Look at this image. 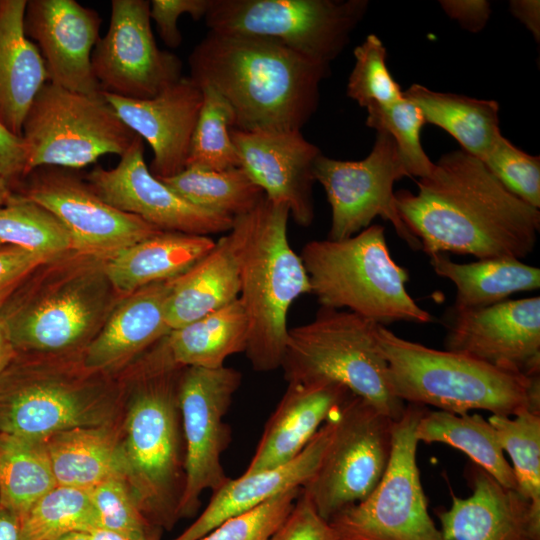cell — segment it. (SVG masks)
<instances>
[{"label": "cell", "instance_id": "6da1fadb", "mask_svg": "<svg viewBox=\"0 0 540 540\" xmlns=\"http://www.w3.org/2000/svg\"><path fill=\"white\" fill-rule=\"evenodd\" d=\"M417 193H395L398 213L427 255L523 259L535 249L540 211L509 192L463 150L444 154Z\"/></svg>", "mask_w": 540, "mask_h": 540}, {"label": "cell", "instance_id": "7a4b0ae2", "mask_svg": "<svg viewBox=\"0 0 540 540\" xmlns=\"http://www.w3.org/2000/svg\"><path fill=\"white\" fill-rule=\"evenodd\" d=\"M190 75L230 106L241 131L300 130L316 112L329 65L269 39L209 31L188 57Z\"/></svg>", "mask_w": 540, "mask_h": 540}, {"label": "cell", "instance_id": "3957f363", "mask_svg": "<svg viewBox=\"0 0 540 540\" xmlns=\"http://www.w3.org/2000/svg\"><path fill=\"white\" fill-rule=\"evenodd\" d=\"M123 295L111 284L106 260L74 249L40 263L0 307L17 352L83 351Z\"/></svg>", "mask_w": 540, "mask_h": 540}, {"label": "cell", "instance_id": "277c9868", "mask_svg": "<svg viewBox=\"0 0 540 540\" xmlns=\"http://www.w3.org/2000/svg\"><path fill=\"white\" fill-rule=\"evenodd\" d=\"M127 384L88 368L82 351L17 352L0 373V432L32 439L122 420Z\"/></svg>", "mask_w": 540, "mask_h": 540}, {"label": "cell", "instance_id": "5b68a950", "mask_svg": "<svg viewBox=\"0 0 540 540\" xmlns=\"http://www.w3.org/2000/svg\"><path fill=\"white\" fill-rule=\"evenodd\" d=\"M377 341L392 389L404 403L466 414L540 413V376L507 371L466 354L437 350L397 336L382 324Z\"/></svg>", "mask_w": 540, "mask_h": 540}, {"label": "cell", "instance_id": "8992f818", "mask_svg": "<svg viewBox=\"0 0 540 540\" xmlns=\"http://www.w3.org/2000/svg\"><path fill=\"white\" fill-rule=\"evenodd\" d=\"M287 207L266 197L250 213L234 218L239 239L240 292L246 323L245 354L255 371L281 367L293 302L310 294L307 272L288 239Z\"/></svg>", "mask_w": 540, "mask_h": 540}, {"label": "cell", "instance_id": "52a82bcc", "mask_svg": "<svg viewBox=\"0 0 540 540\" xmlns=\"http://www.w3.org/2000/svg\"><path fill=\"white\" fill-rule=\"evenodd\" d=\"M180 372H126L121 431L125 480L146 520L159 530L171 529L179 520L185 480Z\"/></svg>", "mask_w": 540, "mask_h": 540}, {"label": "cell", "instance_id": "ba28073f", "mask_svg": "<svg viewBox=\"0 0 540 540\" xmlns=\"http://www.w3.org/2000/svg\"><path fill=\"white\" fill-rule=\"evenodd\" d=\"M299 256L320 307L350 311L382 325L432 321L408 293L409 273L391 257L379 224L342 240L310 241Z\"/></svg>", "mask_w": 540, "mask_h": 540}, {"label": "cell", "instance_id": "9c48e42d", "mask_svg": "<svg viewBox=\"0 0 540 540\" xmlns=\"http://www.w3.org/2000/svg\"><path fill=\"white\" fill-rule=\"evenodd\" d=\"M379 323L320 307L308 323L289 328L281 363L287 383H335L393 420L406 403L394 393L378 341Z\"/></svg>", "mask_w": 540, "mask_h": 540}, {"label": "cell", "instance_id": "30bf717a", "mask_svg": "<svg viewBox=\"0 0 540 540\" xmlns=\"http://www.w3.org/2000/svg\"><path fill=\"white\" fill-rule=\"evenodd\" d=\"M136 136L102 93L88 95L47 82L23 123L25 176L41 166L78 170L106 154L121 156Z\"/></svg>", "mask_w": 540, "mask_h": 540}, {"label": "cell", "instance_id": "8fae6325", "mask_svg": "<svg viewBox=\"0 0 540 540\" xmlns=\"http://www.w3.org/2000/svg\"><path fill=\"white\" fill-rule=\"evenodd\" d=\"M366 0H210L209 31L273 40L329 65L368 8Z\"/></svg>", "mask_w": 540, "mask_h": 540}, {"label": "cell", "instance_id": "7c38bea8", "mask_svg": "<svg viewBox=\"0 0 540 540\" xmlns=\"http://www.w3.org/2000/svg\"><path fill=\"white\" fill-rule=\"evenodd\" d=\"M425 407L406 404L392 430L387 469L364 500L341 510L329 523L339 540H442L428 511L415 437Z\"/></svg>", "mask_w": 540, "mask_h": 540}, {"label": "cell", "instance_id": "4fadbf2b", "mask_svg": "<svg viewBox=\"0 0 540 540\" xmlns=\"http://www.w3.org/2000/svg\"><path fill=\"white\" fill-rule=\"evenodd\" d=\"M394 421L354 394L339 408L320 464L302 487L325 520L377 486L389 464Z\"/></svg>", "mask_w": 540, "mask_h": 540}, {"label": "cell", "instance_id": "5bb4252c", "mask_svg": "<svg viewBox=\"0 0 540 540\" xmlns=\"http://www.w3.org/2000/svg\"><path fill=\"white\" fill-rule=\"evenodd\" d=\"M407 176L397 146L385 131H377L371 152L362 160H337L320 154L314 164V179L323 187L331 207L328 239L349 238L379 216L393 225L410 248L422 249L395 203L394 184Z\"/></svg>", "mask_w": 540, "mask_h": 540}, {"label": "cell", "instance_id": "9a60e30c", "mask_svg": "<svg viewBox=\"0 0 540 540\" xmlns=\"http://www.w3.org/2000/svg\"><path fill=\"white\" fill-rule=\"evenodd\" d=\"M242 380L231 367H186L178 380V403L185 446V480L179 519L192 517L202 493L220 488L227 480L221 454L230 441L223 418Z\"/></svg>", "mask_w": 540, "mask_h": 540}, {"label": "cell", "instance_id": "2e32d148", "mask_svg": "<svg viewBox=\"0 0 540 540\" xmlns=\"http://www.w3.org/2000/svg\"><path fill=\"white\" fill-rule=\"evenodd\" d=\"M76 170L41 166L29 172L18 193L37 203L64 226L71 249L105 260L159 232L143 219L100 198Z\"/></svg>", "mask_w": 540, "mask_h": 540}, {"label": "cell", "instance_id": "e0dca14e", "mask_svg": "<svg viewBox=\"0 0 540 540\" xmlns=\"http://www.w3.org/2000/svg\"><path fill=\"white\" fill-rule=\"evenodd\" d=\"M91 66L101 93L129 99L154 98L183 77L178 56L156 44L146 0H112L109 28Z\"/></svg>", "mask_w": 540, "mask_h": 540}, {"label": "cell", "instance_id": "ac0fdd59", "mask_svg": "<svg viewBox=\"0 0 540 540\" xmlns=\"http://www.w3.org/2000/svg\"><path fill=\"white\" fill-rule=\"evenodd\" d=\"M86 181L111 206L135 215L161 231L210 236L227 233L234 218L196 206L155 177L137 135L112 169L96 165Z\"/></svg>", "mask_w": 540, "mask_h": 540}, {"label": "cell", "instance_id": "d6986e66", "mask_svg": "<svg viewBox=\"0 0 540 540\" xmlns=\"http://www.w3.org/2000/svg\"><path fill=\"white\" fill-rule=\"evenodd\" d=\"M446 350L503 370L540 376V297L455 310L445 317Z\"/></svg>", "mask_w": 540, "mask_h": 540}, {"label": "cell", "instance_id": "ffe728a7", "mask_svg": "<svg viewBox=\"0 0 540 540\" xmlns=\"http://www.w3.org/2000/svg\"><path fill=\"white\" fill-rule=\"evenodd\" d=\"M240 167L265 197L287 207L293 220L308 227L314 220V164L320 149L300 130L241 131L232 129Z\"/></svg>", "mask_w": 540, "mask_h": 540}, {"label": "cell", "instance_id": "44dd1931", "mask_svg": "<svg viewBox=\"0 0 540 540\" xmlns=\"http://www.w3.org/2000/svg\"><path fill=\"white\" fill-rule=\"evenodd\" d=\"M102 19L75 0H28L24 32L38 48L48 82L88 94H100L91 66Z\"/></svg>", "mask_w": 540, "mask_h": 540}, {"label": "cell", "instance_id": "7402d4cb", "mask_svg": "<svg viewBox=\"0 0 540 540\" xmlns=\"http://www.w3.org/2000/svg\"><path fill=\"white\" fill-rule=\"evenodd\" d=\"M120 119L153 151L149 170L157 178L174 176L186 167L192 134L201 109V88L182 77L154 98L129 99L102 93Z\"/></svg>", "mask_w": 540, "mask_h": 540}, {"label": "cell", "instance_id": "603a6c76", "mask_svg": "<svg viewBox=\"0 0 540 540\" xmlns=\"http://www.w3.org/2000/svg\"><path fill=\"white\" fill-rule=\"evenodd\" d=\"M171 280L123 295L103 326L82 351L84 364L96 371L119 375L169 331L166 300Z\"/></svg>", "mask_w": 540, "mask_h": 540}, {"label": "cell", "instance_id": "cb8c5ba5", "mask_svg": "<svg viewBox=\"0 0 540 540\" xmlns=\"http://www.w3.org/2000/svg\"><path fill=\"white\" fill-rule=\"evenodd\" d=\"M469 474L470 496L452 495L450 508L436 511L442 540H540L527 499L474 463Z\"/></svg>", "mask_w": 540, "mask_h": 540}, {"label": "cell", "instance_id": "d4e9b609", "mask_svg": "<svg viewBox=\"0 0 540 540\" xmlns=\"http://www.w3.org/2000/svg\"><path fill=\"white\" fill-rule=\"evenodd\" d=\"M337 411L293 460L271 469L243 473L236 479L228 478L213 491L204 511L172 540H199L226 519L255 508L284 491L302 488L320 464L332 436Z\"/></svg>", "mask_w": 540, "mask_h": 540}, {"label": "cell", "instance_id": "484cf974", "mask_svg": "<svg viewBox=\"0 0 540 540\" xmlns=\"http://www.w3.org/2000/svg\"><path fill=\"white\" fill-rule=\"evenodd\" d=\"M351 394L335 383H289L244 474L293 460Z\"/></svg>", "mask_w": 540, "mask_h": 540}, {"label": "cell", "instance_id": "4316f807", "mask_svg": "<svg viewBox=\"0 0 540 540\" xmlns=\"http://www.w3.org/2000/svg\"><path fill=\"white\" fill-rule=\"evenodd\" d=\"M247 323L239 299L182 327L169 331L133 363L136 371L155 374L186 367L218 368L244 352Z\"/></svg>", "mask_w": 540, "mask_h": 540}, {"label": "cell", "instance_id": "83f0119b", "mask_svg": "<svg viewBox=\"0 0 540 540\" xmlns=\"http://www.w3.org/2000/svg\"><path fill=\"white\" fill-rule=\"evenodd\" d=\"M239 292V239L232 227L201 260L171 280L166 300L170 331L229 305Z\"/></svg>", "mask_w": 540, "mask_h": 540}, {"label": "cell", "instance_id": "f1b7e54d", "mask_svg": "<svg viewBox=\"0 0 540 540\" xmlns=\"http://www.w3.org/2000/svg\"><path fill=\"white\" fill-rule=\"evenodd\" d=\"M26 4L0 0V121L18 136L34 98L48 82L44 60L24 32Z\"/></svg>", "mask_w": 540, "mask_h": 540}, {"label": "cell", "instance_id": "f546056e", "mask_svg": "<svg viewBox=\"0 0 540 540\" xmlns=\"http://www.w3.org/2000/svg\"><path fill=\"white\" fill-rule=\"evenodd\" d=\"M210 236L161 231L106 260V273L121 294L170 281L185 273L215 245Z\"/></svg>", "mask_w": 540, "mask_h": 540}, {"label": "cell", "instance_id": "4dcf8cb0", "mask_svg": "<svg viewBox=\"0 0 540 540\" xmlns=\"http://www.w3.org/2000/svg\"><path fill=\"white\" fill-rule=\"evenodd\" d=\"M121 431L122 420L69 429L44 440L56 484L90 490L112 478L125 479Z\"/></svg>", "mask_w": 540, "mask_h": 540}, {"label": "cell", "instance_id": "1f68e13d", "mask_svg": "<svg viewBox=\"0 0 540 540\" xmlns=\"http://www.w3.org/2000/svg\"><path fill=\"white\" fill-rule=\"evenodd\" d=\"M434 272L456 288L455 310L490 306L521 291L540 287V269L516 258L483 259L472 263L453 262L446 254L429 256Z\"/></svg>", "mask_w": 540, "mask_h": 540}, {"label": "cell", "instance_id": "d6a6232c", "mask_svg": "<svg viewBox=\"0 0 540 540\" xmlns=\"http://www.w3.org/2000/svg\"><path fill=\"white\" fill-rule=\"evenodd\" d=\"M403 95L420 109L426 123L445 130L461 150L481 161L501 135L495 100L437 92L420 84L411 85Z\"/></svg>", "mask_w": 540, "mask_h": 540}, {"label": "cell", "instance_id": "836d02e7", "mask_svg": "<svg viewBox=\"0 0 540 540\" xmlns=\"http://www.w3.org/2000/svg\"><path fill=\"white\" fill-rule=\"evenodd\" d=\"M415 437L418 442L443 443L462 451L502 486L517 491L513 469L505 458L498 435L481 415L425 408Z\"/></svg>", "mask_w": 540, "mask_h": 540}, {"label": "cell", "instance_id": "e575fe53", "mask_svg": "<svg viewBox=\"0 0 540 540\" xmlns=\"http://www.w3.org/2000/svg\"><path fill=\"white\" fill-rule=\"evenodd\" d=\"M56 485L44 440L0 432V506L21 519Z\"/></svg>", "mask_w": 540, "mask_h": 540}, {"label": "cell", "instance_id": "d590c367", "mask_svg": "<svg viewBox=\"0 0 540 540\" xmlns=\"http://www.w3.org/2000/svg\"><path fill=\"white\" fill-rule=\"evenodd\" d=\"M160 180L188 202L232 218L250 213L265 198L241 167L221 171L185 168Z\"/></svg>", "mask_w": 540, "mask_h": 540}, {"label": "cell", "instance_id": "8d00e7d4", "mask_svg": "<svg viewBox=\"0 0 540 540\" xmlns=\"http://www.w3.org/2000/svg\"><path fill=\"white\" fill-rule=\"evenodd\" d=\"M100 527L90 490L56 485L20 519L21 540H55Z\"/></svg>", "mask_w": 540, "mask_h": 540}, {"label": "cell", "instance_id": "74e56055", "mask_svg": "<svg viewBox=\"0 0 540 540\" xmlns=\"http://www.w3.org/2000/svg\"><path fill=\"white\" fill-rule=\"evenodd\" d=\"M503 451L512 460L517 491L529 501L534 524L540 529V413L491 415Z\"/></svg>", "mask_w": 540, "mask_h": 540}, {"label": "cell", "instance_id": "f35d334b", "mask_svg": "<svg viewBox=\"0 0 540 540\" xmlns=\"http://www.w3.org/2000/svg\"><path fill=\"white\" fill-rule=\"evenodd\" d=\"M203 101L192 134L185 168L221 171L240 167L231 131L229 104L210 87H200Z\"/></svg>", "mask_w": 540, "mask_h": 540}, {"label": "cell", "instance_id": "ab89813d", "mask_svg": "<svg viewBox=\"0 0 540 540\" xmlns=\"http://www.w3.org/2000/svg\"><path fill=\"white\" fill-rule=\"evenodd\" d=\"M0 243L47 256L72 247L70 236L60 221L18 193L0 207Z\"/></svg>", "mask_w": 540, "mask_h": 540}, {"label": "cell", "instance_id": "60d3db41", "mask_svg": "<svg viewBox=\"0 0 540 540\" xmlns=\"http://www.w3.org/2000/svg\"><path fill=\"white\" fill-rule=\"evenodd\" d=\"M366 111V125L392 137L410 177L429 175L434 163L421 145L420 131L426 122L420 109L404 97L392 105L374 106Z\"/></svg>", "mask_w": 540, "mask_h": 540}, {"label": "cell", "instance_id": "b9f144b4", "mask_svg": "<svg viewBox=\"0 0 540 540\" xmlns=\"http://www.w3.org/2000/svg\"><path fill=\"white\" fill-rule=\"evenodd\" d=\"M386 48L374 34L354 49L355 64L347 83V96L368 109L389 106L404 99L386 63Z\"/></svg>", "mask_w": 540, "mask_h": 540}, {"label": "cell", "instance_id": "7bdbcfd3", "mask_svg": "<svg viewBox=\"0 0 540 540\" xmlns=\"http://www.w3.org/2000/svg\"><path fill=\"white\" fill-rule=\"evenodd\" d=\"M100 527L131 540H159V529L142 514L135 495L123 478H112L90 489Z\"/></svg>", "mask_w": 540, "mask_h": 540}, {"label": "cell", "instance_id": "ee69618b", "mask_svg": "<svg viewBox=\"0 0 540 540\" xmlns=\"http://www.w3.org/2000/svg\"><path fill=\"white\" fill-rule=\"evenodd\" d=\"M482 162L509 192L539 209V156L522 151L501 134Z\"/></svg>", "mask_w": 540, "mask_h": 540}, {"label": "cell", "instance_id": "f6af8a7d", "mask_svg": "<svg viewBox=\"0 0 540 540\" xmlns=\"http://www.w3.org/2000/svg\"><path fill=\"white\" fill-rule=\"evenodd\" d=\"M301 489L284 491L255 508L232 516L199 540H270L291 511Z\"/></svg>", "mask_w": 540, "mask_h": 540}, {"label": "cell", "instance_id": "bcb514c9", "mask_svg": "<svg viewBox=\"0 0 540 540\" xmlns=\"http://www.w3.org/2000/svg\"><path fill=\"white\" fill-rule=\"evenodd\" d=\"M270 540H339L329 521L302 492Z\"/></svg>", "mask_w": 540, "mask_h": 540}, {"label": "cell", "instance_id": "7dc6e473", "mask_svg": "<svg viewBox=\"0 0 540 540\" xmlns=\"http://www.w3.org/2000/svg\"><path fill=\"white\" fill-rule=\"evenodd\" d=\"M210 0H152L150 18L154 20L162 41L170 48H178L182 35L178 29V18L188 14L198 21L205 17Z\"/></svg>", "mask_w": 540, "mask_h": 540}, {"label": "cell", "instance_id": "c3c4849f", "mask_svg": "<svg viewBox=\"0 0 540 540\" xmlns=\"http://www.w3.org/2000/svg\"><path fill=\"white\" fill-rule=\"evenodd\" d=\"M47 255L0 243V307Z\"/></svg>", "mask_w": 540, "mask_h": 540}, {"label": "cell", "instance_id": "681fc988", "mask_svg": "<svg viewBox=\"0 0 540 540\" xmlns=\"http://www.w3.org/2000/svg\"><path fill=\"white\" fill-rule=\"evenodd\" d=\"M27 148L22 136L10 132L0 121V177L12 185L25 176Z\"/></svg>", "mask_w": 540, "mask_h": 540}, {"label": "cell", "instance_id": "f907efd6", "mask_svg": "<svg viewBox=\"0 0 540 540\" xmlns=\"http://www.w3.org/2000/svg\"><path fill=\"white\" fill-rule=\"evenodd\" d=\"M443 11L470 32L482 30L491 15V4L485 0H441Z\"/></svg>", "mask_w": 540, "mask_h": 540}, {"label": "cell", "instance_id": "816d5d0a", "mask_svg": "<svg viewBox=\"0 0 540 540\" xmlns=\"http://www.w3.org/2000/svg\"><path fill=\"white\" fill-rule=\"evenodd\" d=\"M512 15L531 32L535 40L540 38V2L538 0H513L509 4Z\"/></svg>", "mask_w": 540, "mask_h": 540}, {"label": "cell", "instance_id": "f5cc1de1", "mask_svg": "<svg viewBox=\"0 0 540 540\" xmlns=\"http://www.w3.org/2000/svg\"><path fill=\"white\" fill-rule=\"evenodd\" d=\"M0 540H21L20 519L2 506H0Z\"/></svg>", "mask_w": 540, "mask_h": 540}, {"label": "cell", "instance_id": "db71d44e", "mask_svg": "<svg viewBox=\"0 0 540 540\" xmlns=\"http://www.w3.org/2000/svg\"><path fill=\"white\" fill-rule=\"evenodd\" d=\"M16 354L17 351L0 316V373L9 365Z\"/></svg>", "mask_w": 540, "mask_h": 540}, {"label": "cell", "instance_id": "11a10c76", "mask_svg": "<svg viewBox=\"0 0 540 540\" xmlns=\"http://www.w3.org/2000/svg\"><path fill=\"white\" fill-rule=\"evenodd\" d=\"M88 540H131L115 531L98 527L87 533Z\"/></svg>", "mask_w": 540, "mask_h": 540}, {"label": "cell", "instance_id": "9f6ffc18", "mask_svg": "<svg viewBox=\"0 0 540 540\" xmlns=\"http://www.w3.org/2000/svg\"><path fill=\"white\" fill-rule=\"evenodd\" d=\"M13 194L14 192L10 184L0 177V207L9 201Z\"/></svg>", "mask_w": 540, "mask_h": 540}, {"label": "cell", "instance_id": "6f0895ef", "mask_svg": "<svg viewBox=\"0 0 540 540\" xmlns=\"http://www.w3.org/2000/svg\"><path fill=\"white\" fill-rule=\"evenodd\" d=\"M55 540H88V535L86 532H71Z\"/></svg>", "mask_w": 540, "mask_h": 540}]
</instances>
